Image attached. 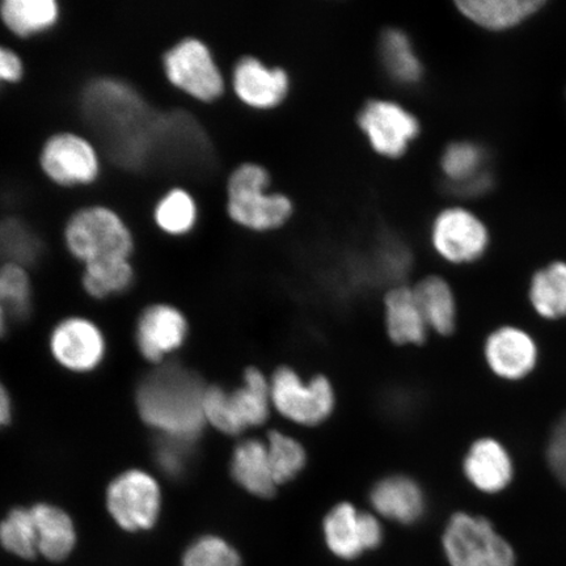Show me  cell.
<instances>
[{
  "label": "cell",
  "mask_w": 566,
  "mask_h": 566,
  "mask_svg": "<svg viewBox=\"0 0 566 566\" xmlns=\"http://www.w3.org/2000/svg\"><path fill=\"white\" fill-rule=\"evenodd\" d=\"M200 378L179 365L159 367L142 380L137 405L142 419L161 436L195 442L207 422Z\"/></svg>",
  "instance_id": "cell-1"
},
{
  "label": "cell",
  "mask_w": 566,
  "mask_h": 566,
  "mask_svg": "<svg viewBox=\"0 0 566 566\" xmlns=\"http://www.w3.org/2000/svg\"><path fill=\"white\" fill-rule=\"evenodd\" d=\"M63 243L83 265L102 260H130L136 251V237L124 217L98 203L76 209L67 218Z\"/></svg>",
  "instance_id": "cell-2"
},
{
  "label": "cell",
  "mask_w": 566,
  "mask_h": 566,
  "mask_svg": "<svg viewBox=\"0 0 566 566\" xmlns=\"http://www.w3.org/2000/svg\"><path fill=\"white\" fill-rule=\"evenodd\" d=\"M271 175L256 163L238 166L226 186V211L233 223L245 230L265 232L282 228L293 216L292 200L269 193Z\"/></svg>",
  "instance_id": "cell-3"
},
{
  "label": "cell",
  "mask_w": 566,
  "mask_h": 566,
  "mask_svg": "<svg viewBox=\"0 0 566 566\" xmlns=\"http://www.w3.org/2000/svg\"><path fill=\"white\" fill-rule=\"evenodd\" d=\"M161 69L175 90L198 103H216L224 95L226 80L214 54L207 42L193 35L167 49Z\"/></svg>",
  "instance_id": "cell-4"
},
{
  "label": "cell",
  "mask_w": 566,
  "mask_h": 566,
  "mask_svg": "<svg viewBox=\"0 0 566 566\" xmlns=\"http://www.w3.org/2000/svg\"><path fill=\"white\" fill-rule=\"evenodd\" d=\"M271 406V381L256 369L245 373L243 386L235 391L211 387L203 398L205 419L230 436L265 422Z\"/></svg>",
  "instance_id": "cell-5"
},
{
  "label": "cell",
  "mask_w": 566,
  "mask_h": 566,
  "mask_svg": "<svg viewBox=\"0 0 566 566\" xmlns=\"http://www.w3.org/2000/svg\"><path fill=\"white\" fill-rule=\"evenodd\" d=\"M442 542L450 566H516L512 544L484 516L455 514Z\"/></svg>",
  "instance_id": "cell-6"
},
{
  "label": "cell",
  "mask_w": 566,
  "mask_h": 566,
  "mask_svg": "<svg viewBox=\"0 0 566 566\" xmlns=\"http://www.w3.org/2000/svg\"><path fill=\"white\" fill-rule=\"evenodd\" d=\"M39 166L46 179L61 188L90 187L102 174V158L94 142L71 130L55 132L45 139Z\"/></svg>",
  "instance_id": "cell-7"
},
{
  "label": "cell",
  "mask_w": 566,
  "mask_h": 566,
  "mask_svg": "<svg viewBox=\"0 0 566 566\" xmlns=\"http://www.w3.org/2000/svg\"><path fill=\"white\" fill-rule=\"evenodd\" d=\"M272 406L285 419L313 427L328 419L335 408V392L327 378L303 381L289 367L275 371L271 380Z\"/></svg>",
  "instance_id": "cell-8"
},
{
  "label": "cell",
  "mask_w": 566,
  "mask_h": 566,
  "mask_svg": "<svg viewBox=\"0 0 566 566\" xmlns=\"http://www.w3.org/2000/svg\"><path fill=\"white\" fill-rule=\"evenodd\" d=\"M357 122L373 150L387 159L406 155L420 134V123L413 113L384 98L367 102L359 111Z\"/></svg>",
  "instance_id": "cell-9"
},
{
  "label": "cell",
  "mask_w": 566,
  "mask_h": 566,
  "mask_svg": "<svg viewBox=\"0 0 566 566\" xmlns=\"http://www.w3.org/2000/svg\"><path fill=\"white\" fill-rule=\"evenodd\" d=\"M433 250L450 264L475 263L490 245V232L472 211L460 207L438 212L430 229Z\"/></svg>",
  "instance_id": "cell-10"
},
{
  "label": "cell",
  "mask_w": 566,
  "mask_h": 566,
  "mask_svg": "<svg viewBox=\"0 0 566 566\" xmlns=\"http://www.w3.org/2000/svg\"><path fill=\"white\" fill-rule=\"evenodd\" d=\"M108 511L129 533L150 530L159 518L161 494L157 481L139 470L124 472L106 493Z\"/></svg>",
  "instance_id": "cell-11"
},
{
  "label": "cell",
  "mask_w": 566,
  "mask_h": 566,
  "mask_svg": "<svg viewBox=\"0 0 566 566\" xmlns=\"http://www.w3.org/2000/svg\"><path fill=\"white\" fill-rule=\"evenodd\" d=\"M324 537L332 554L352 560L377 548L384 537L377 516L357 511L350 504L332 509L324 521Z\"/></svg>",
  "instance_id": "cell-12"
},
{
  "label": "cell",
  "mask_w": 566,
  "mask_h": 566,
  "mask_svg": "<svg viewBox=\"0 0 566 566\" xmlns=\"http://www.w3.org/2000/svg\"><path fill=\"white\" fill-rule=\"evenodd\" d=\"M231 86L239 102L254 111L277 108L289 95L285 70L271 67L256 56H242L232 69Z\"/></svg>",
  "instance_id": "cell-13"
},
{
  "label": "cell",
  "mask_w": 566,
  "mask_h": 566,
  "mask_svg": "<svg viewBox=\"0 0 566 566\" xmlns=\"http://www.w3.org/2000/svg\"><path fill=\"white\" fill-rule=\"evenodd\" d=\"M51 346L55 359L76 373L94 370L105 353L101 329L83 317H70L59 324L53 332Z\"/></svg>",
  "instance_id": "cell-14"
},
{
  "label": "cell",
  "mask_w": 566,
  "mask_h": 566,
  "mask_svg": "<svg viewBox=\"0 0 566 566\" xmlns=\"http://www.w3.org/2000/svg\"><path fill=\"white\" fill-rule=\"evenodd\" d=\"M187 334L188 323L179 310L169 304H154L139 317L138 349L151 363H161L180 348Z\"/></svg>",
  "instance_id": "cell-15"
},
{
  "label": "cell",
  "mask_w": 566,
  "mask_h": 566,
  "mask_svg": "<svg viewBox=\"0 0 566 566\" xmlns=\"http://www.w3.org/2000/svg\"><path fill=\"white\" fill-rule=\"evenodd\" d=\"M485 359L497 377L518 380L527 377L537 363V346L527 332L516 327L494 331L485 343Z\"/></svg>",
  "instance_id": "cell-16"
},
{
  "label": "cell",
  "mask_w": 566,
  "mask_h": 566,
  "mask_svg": "<svg viewBox=\"0 0 566 566\" xmlns=\"http://www.w3.org/2000/svg\"><path fill=\"white\" fill-rule=\"evenodd\" d=\"M463 469L467 479L476 490L490 494L506 490L514 478L511 454L493 438H483L471 446Z\"/></svg>",
  "instance_id": "cell-17"
},
{
  "label": "cell",
  "mask_w": 566,
  "mask_h": 566,
  "mask_svg": "<svg viewBox=\"0 0 566 566\" xmlns=\"http://www.w3.org/2000/svg\"><path fill=\"white\" fill-rule=\"evenodd\" d=\"M371 504L378 514L402 525L419 521L427 506L420 485L407 476L380 480L371 491Z\"/></svg>",
  "instance_id": "cell-18"
},
{
  "label": "cell",
  "mask_w": 566,
  "mask_h": 566,
  "mask_svg": "<svg viewBox=\"0 0 566 566\" xmlns=\"http://www.w3.org/2000/svg\"><path fill=\"white\" fill-rule=\"evenodd\" d=\"M462 15L488 31H507L539 12L542 0H460Z\"/></svg>",
  "instance_id": "cell-19"
},
{
  "label": "cell",
  "mask_w": 566,
  "mask_h": 566,
  "mask_svg": "<svg viewBox=\"0 0 566 566\" xmlns=\"http://www.w3.org/2000/svg\"><path fill=\"white\" fill-rule=\"evenodd\" d=\"M61 6L55 0H3L0 21L6 30L19 39L52 31L60 23Z\"/></svg>",
  "instance_id": "cell-20"
},
{
  "label": "cell",
  "mask_w": 566,
  "mask_h": 566,
  "mask_svg": "<svg viewBox=\"0 0 566 566\" xmlns=\"http://www.w3.org/2000/svg\"><path fill=\"white\" fill-rule=\"evenodd\" d=\"M231 472L239 485L258 497H271L279 486L265 441L247 440L233 451Z\"/></svg>",
  "instance_id": "cell-21"
},
{
  "label": "cell",
  "mask_w": 566,
  "mask_h": 566,
  "mask_svg": "<svg viewBox=\"0 0 566 566\" xmlns=\"http://www.w3.org/2000/svg\"><path fill=\"white\" fill-rule=\"evenodd\" d=\"M35 534H38L39 555L49 562L65 560L75 548L76 531L74 522L60 507L39 504L31 507Z\"/></svg>",
  "instance_id": "cell-22"
},
{
  "label": "cell",
  "mask_w": 566,
  "mask_h": 566,
  "mask_svg": "<svg viewBox=\"0 0 566 566\" xmlns=\"http://www.w3.org/2000/svg\"><path fill=\"white\" fill-rule=\"evenodd\" d=\"M385 308L388 335L394 343L405 345L423 342L429 327L417 303L413 289L400 286L389 290Z\"/></svg>",
  "instance_id": "cell-23"
},
{
  "label": "cell",
  "mask_w": 566,
  "mask_h": 566,
  "mask_svg": "<svg viewBox=\"0 0 566 566\" xmlns=\"http://www.w3.org/2000/svg\"><path fill=\"white\" fill-rule=\"evenodd\" d=\"M379 55L389 80L400 86H416L423 76V66L409 35L399 28H388L380 35Z\"/></svg>",
  "instance_id": "cell-24"
},
{
  "label": "cell",
  "mask_w": 566,
  "mask_h": 566,
  "mask_svg": "<svg viewBox=\"0 0 566 566\" xmlns=\"http://www.w3.org/2000/svg\"><path fill=\"white\" fill-rule=\"evenodd\" d=\"M200 208L196 197L182 187H174L163 195L153 210V221L167 237L189 235L198 224Z\"/></svg>",
  "instance_id": "cell-25"
},
{
  "label": "cell",
  "mask_w": 566,
  "mask_h": 566,
  "mask_svg": "<svg viewBox=\"0 0 566 566\" xmlns=\"http://www.w3.org/2000/svg\"><path fill=\"white\" fill-rule=\"evenodd\" d=\"M413 292L428 327L450 335L457 324V302L449 283L431 275L417 283Z\"/></svg>",
  "instance_id": "cell-26"
},
{
  "label": "cell",
  "mask_w": 566,
  "mask_h": 566,
  "mask_svg": "<svg viewBox=\"0 0 566 566\" xmlns=\"http://www.w3.org/2000/svg\"><path fill=\"white\" fill-rule=\"evenodd\" d=\"M530 302L544 318L556 321L566 316V263L556 261L534 274Z\"/></svg>",
  "instance_id": "cell-27"
},
{
  "label": "cell",
  "mask_w": 566,
  "mask_h": 566,
  "mask_svg": "<svg viewBox=\"0 0 566 566\" xmlns=\"http://www.w3.org/2000/svg\"><path fill=\"white\" fill-rule=\"evenodd\" d=\"M83 266V287L96 300L125 293L136 279L132 261L127 259L95 261Z\"/></svg>",
  "instance_id": "cell-28"
},
{
  "label": "cell",
  "mask_w": 566,
  "mask_h": 566,
  "mask_svg": "<svg viewBox=\"0 0 566 566\" xmlns=\"http://www.w3.org/2000/svg\"><path fill=\"white\" fill-rule=\"evenodd\" d=\"M486 155L484 148L469 140L452 142L444 148L441 169L449 181V188L464 186L485 174Z\"/></svg>",
  "instance_id": "cell-29"
},
{
  "label": "cell",
  "mask_w": 566,
  "mask_h": 566,
  "mask_svg": "<svg viewBox=\"0 0 566 566\" xmlns=\"http://www.w3.org/2000/svg\"><path fill=\"white\" fill-rule=\"evenodd\" d=\"M0 544L6 551L25 560L39 556L38 534L31 509L18 507L0 522Z\"/></svg>",
  "instance_id": "cell-30"
},
{
  "label": "cell",
  "mask_w": 566,
  "mask_h": 566,
  "mask_svg": "<svg viewBox=\"0 0 566 566\" xmlns=\"http://www.w3.org/2000/svg\"><path fill=\"white\" fill-rule=\"evenodd\" d=\"M0 300L9 311L11 322H21L32 308V283L27 268L0 265Z\"/></svg>",
  "instance_id": "cell-31"
},
{
  "label": "cell",
  "mask_w": 566,
  "mask_h": 566,
  "mask_svg": "<svg viewBox=\"0 0 566 566\" xmlns=\"http://www.w3.org/2000/svg\"><path fill=\"white\" fill-rule=\"evenodd\" d=\"M266 442L269 459L277 484L287 483L303 470L306 464V451L293 437L273 431Z\"/></svg>",
  "instance_id": "cell-32"
},
{
  "label": "cell",
  "mask_w": 566,
  "mask_h": 566,
  "mask_svg": "<svg viewBox=\"0 0 566 566\" xmlns=\"http://www.w3.org/2000/svg\"><path fill=\"white\" fill-rule=\"evenodd\" d=\"M181 566H242V558L222 537L207 535L190 544Z\"/></svg>",
  "instance_id": "cell-33"
},
{
  "label": "cell",
  "mask_w": 566,
  "mask_h": 566,
  "mask_svg": "<svg viewBox=\"0 0 566 566\" xmlns=\"http://www.w3.org/2000/svg\"><path fill=\"white\" fill-rule=\"evenodd\" d=\"M193 442L180 438L161 436L155 448V459L159 469L168 476L179 479L187 472L192 458Z\"/></svg>",
  "instance_id": "cell-34"
},
{
  "label": "cell",
  "mask_w": 566,
  "mask_h": 566,
  "mask_svg": "<svg viewBox=\"0 0 566 566\" xmlns=\"http://www.w3.org/2000/svg\"><path fill=\"white\" fill-rule=\"evenodd\" d=\"M547 463L552 473L566 488V412L551 431Z\"/></svg>",
  "instance_id": "cell-35"
},
{
  "label": "cell",
  "mask_w": 566,
  "mask_h": 566,
  "mask_svg": "<svg viewBox=\"0 0 566 566\" xmlns=\"http://www.w3.org/2000/svg\"><path fill=\"white\" fill-rule=\"evenodd\" d=\"M25 63L10 46L0 44V90L3 84H18L24 80Z\"/></svg>",
  "instance_id": "cell-36"
},
{
  "label": "cell",
  "mask_w": 566,
  "mask_h": 566,
  "mask_svg": "<svg viewBox=\"0 0 566 566\" xmlns=\"http://www.w3.org/2000/svg\"><path fill=\"white\" fill-rule=\"evenodd\" d=\"M11 420V400L7 389L0 384V428Z\"/></svg>",
  "instance_id": "cell-37"
}]
</instances>
